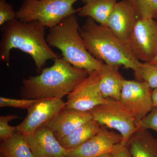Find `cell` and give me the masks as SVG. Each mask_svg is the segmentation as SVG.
<instances>
[{
  "label": "cell",
  "mask_w": 157,
  "mask_h": 157,
  "mask_svg": "<svg viewBox=\"0 0 157 157\" xmlns=\"http://www.w3.org/2000/svg\"><path fill=\"white\" fill-rule=\"evenodd\" d=\"M46 29L38 21L25 23L15 19L6 23L1 26L0 60L9 66L11 51L20 49L30 56L37 71L41 72L48 60L59 58L46 41Z\"/></svg>",
  "instance_id": "obj_1"
},
{
  "label": "cell",
  "mask_w": 157,
  "mask_h": 157,
  "mask_svg": "<svg viewBox=\"0 0 157 157\" xmlns=\"http://www.w3.org/2000/svg\"><path fill=\"white\" fill-rule=\"evenodd\" d=\"M53 61V65L42 69L40 75L23 79L20 94L23 99H62L89 74L86 70L73 67L63 58Z\"/></svg>",
  "instance_id": "obj_2"
},
{
  "label": "cell",
  "mask_w": 157,
  "mask_h": 157,
  "mask_svg": "<svg viewBox=\"0 0 157 157\" xmlns=\"http://www.w3.org/2000/svg\"><path fill=\"white\" fill-rule=\"evenodd\" d=\"M79 32L86 49L94 57L106 64L131 69L136 79L142 81L141 62L135 57L126 42L118 38L107 26L98 24L88 17Z\"/></svg>",
  "instance_id": "obj_3"
},
{
  "label": "cell",
  "mask_w": 157,
  "mask_h": 157,
  "mask_svg": "<svg viewBox=\"0 0 157 157\" xmlns=\"http://www.w3.org/2000/svg\"><path fill=\"white\" fill-rule=\"evenodd\" d=\"M79 30L77 16L72 14L49 29L46 41L50 47L59 49L63 58L73 67L90 73L100 71L104 63L89 52Z\"/></svg>",
  "instance_id": "obj_4"
},
{
  "label": "cell",
  "mask_w": 157,
  "mask_h": 157,
  "mask_svg": "<svg viewBox=\"0 0 157 157\" xmlns=\"http://www.w3.org/2000/svg\"><path fill=\"white\" fill-rule=\"evenodd\" d=\"M78 0H23L16 19L23 22L38 21L47 28L77 13L73 5Z\"/></svg>",
  "instance_id": "obj_5"
},
{
  "label": "cell",
  "mask_w": 157,
  "mask_h": 157,
  "mask_svg": "<svg viewBox=\"0 0 157 157\" xmlns=\"http://www.w3.org/2000/svg\"><path fill=\"white\" fill-rule=\"evenodd\" d=\"M107 99L106 103L96 106L90 112L93 119L101 125L117 131L121 136V145L125 146L132 135L140 128L119 101Z\"/></svg>",
  "instance_id": "obj_6"
},
{
  "label": "cell",
  "mask_w": 157,
  "mask_h": 157,
  "mask_svg": "<svg viewBox=\"0 0 157 157\" xmlns=\"http://www.w3.org/2000/svg\"><path fill=\"white\" fill-rule=\"evenodd\" d=\"M152 90L144 81L124 80L119 101L137 124L153 108Z\"/></svg>",
  "instance_id": "obj_7"
},
{
  "label": "cell",
  "mask_w": 157,
  "mask_h": 157,
  "mask_svg": "<svg viewBox=\"0 0 157 157\" xmlns=\"http://www.w3.org/2000/svg\"><path fill=\"white\" fill-rule=\"evenodd\" d=\"M100 82V71L90 72L67 96L65 108L86 112L106 103L108 99L101 94Z\"/></svg>",
  "instance_id": "obj_8"
},
{
  "label": "cell",
  "mask_w": 157,
  "mask_h": 157,
  "mask_svg": "<svg viewBox=\"0 0 157 157\" xmlns=\"http://www.w3.org/2000/svg\"><path fill=\"white\" fill-rule=\"evenodd\" d=\"M126 43L139 61L150 62L157 56V20L139 18Z\"/></svg>",
  "instance_id": "obj_9"
},
{
  "label": "cell",
  "mask_w": 157,
  "mask_h": 157,
  "mask_svg": "<svg viewBox=\"0 0 157 157\" xmlns=\"http://www.w3.org/2000/svg\"><path fill=\"white\" fill-rule=\"evenodd\" d=\"M66 107L62 99L39 100L28 110L26 117L16 126V132L23 135L33 134L40 127L48 122Z\"/></svg>",
  "instance_id": "obj_10"
},
{
  "label": "cell",
  "mask_w": 157,
  "mask_h": 157,
  "mask_svg": "<svg viewBox=\"0 0 157 157\" xmlns=\"http://www.w3.org/2000/svg\"><path fill=\"white\" fill-rule=\"evenodd\" d=\"M121 141L120 134L102 125L98 133L87 141L76 148L67 151L65 157H98L112 152L114 147Z\"/></svg>",
  "instance_id": "obj_11"
},
{
  "label": "cell",
  "mask_w": 157,
  "mask_h": 157,
  "mask_svg": "<svg viewBox=\"0 0 157 157\" xmlns=\"http://www.w3.org/2000/svg\"><path fill=\"white\" fill-rule=\"evenodd\" d=\"M139 18L128 0H122L116 4L107 26L118 38L126 42Z\"/></svg>",
  "instance_id": "obj_12"
},
{
  "label": "cell",
  "mask_w": 157,
  "mask_h": 157,
  "mask_svg": "<svg viewBox=\"0 0 157 157\" xmlns=\"http://www.w3.org/2000/svg\"><path fill=\"white\" fill-rule=\"evenodd\" d=\"M24 136L35 157H65L67 150L45 124L33 134Z\"/></svg>",
  "instance_id": "obj_13"
},
{
  "label": "cell",
  "mask_w": 157,
  "mask_h": 157,
  "mask_svg": "<svg viewBox=\"0 0 157 157\" xmlns=\"http://www.w3.org/2000/svg\"><path fill=\"white\" fill-rule=\"evenodd\" d=\"M92 119L90 111L84 112L65 108L45 125L59 140Z\"/></svg>",
  "instance_id": "obj_14"
},
{
  "label": "cell",
  "mask_w": 157,
  "mask_h": 157,
  "mask_svg": "<svg viewBox=\"0 0 157 157\" xmlns=\"http://www.w3.org/2000/svg\"><path fill=\"white\" fill-rule=\"evenodd\" d=\"M120 66L104 63L100 70V88L106 99L119 101L125 78L120 73Z\"/></svg>",
  "instance_id": "obj_15"
},
{
  "label": "cell",
  "mask_w": 157,
  "mask_h": 157,
  "mask_svg": "<svg viewBox=\"0 0 157 157\" xmlns=\"http://www.w3.org/2000/svg\"><path fill=\"white\" fill-rule=\"evenodd\" d=\"M125 146L132 157H157V139L147 129L139 128Z\"/></svg>",
  "instance_id": "obj_16"
},
{
  "label": "cell",
  "mask_w": 157,
  "mask_h": 157,
  "mask_svg": "<svg viewBox=\"0 0 157 157\" xmlns=\"http://www.w3.org/2000/svg\"><path fill=\"white\" fill-rule=\"evenodd\" d=\"M117 0H94L77 9L79 17L92 18L99 24L107 26V21Z\"/></svg>",
  "instance_id": "obj_17"
},
{
  "label": "cell",
  "mask_w": 157,
  "mask_h": 157,
  "mask_svg": "<svg viewBox=\"0 0 157 157\" xmlns=\"http://www.w3.org/2000/svg\"><path fill=\"white\" fill-rule=\"evenodd\" d=\"M101 124L91 120L74 130L70 135L58 140L61 146L67 151L80 146L98 133L101 128Z\"/></svg>",
  "instance_id": "obj_18"
},
{
  "label": "cell",
  "mask_w": 157,
  "mask_h": 157,
  "mask_svg": "<svg viewBox=\"0 0 157 157\" xmlns=\"http://www.w3.org/2000/svg\"><path fill=\"white\" fill-rule=\"evenodd\" d=\"M0 152L4 157H35L24 136L17 132L10 138L1 141Z\"/></svg>",
  "instance_id": "obj_19"
},
{
  "label": "cell",
  "mask_w": 157,
  "mask_h": 157,
  "mask_svg": "<svg viewBox=\"0 0 157 157\" xmlns=\"http://www.w3.org/2000/svg\"><path fill=\"white\" fill-rule=\"evenodd\" d=\"M140 18L157 20V0H128Z\"/></svg>",
  "instance_id": "obj_20"
},
{
  "label": "cell",
  "mask_w": 157,
  "mask_h": 157,
  "mask_svg": "<svg viewBox=\"0 0 157 157\" xmlns=\"http://www.w3.org/2000/svg\"><path fill=\"white\" fill-rule=\"evenodd\" d=\"M140 74L142 81L146 82L152 89L157 88V64L150 63H141Z\"/></svg>",
  "instance_id": "obj_21"
},
{
  "label": "cell",
  "mask_w": 157,
  "mask_h": 157,
  "mask_svg": "<svg viewBox=\"0 0 157 157\" xmlns=\"http://www.w3.org/2000/svg\"><path fill=\"white\" fill-rule=\"evenodd\" d=\"M20 118L18 116L13 115L1 116L0 117V140L3 141L10 138L16 132V127L11 126L9 122Z\"/></svg>",
  "instance_id": "obj_22"
},
{
  "label": "cell",
  "mask_w": 157,
  "mask_h": 157,
  "mask_svg": "<svg viewBox=\"0 0 157 157\" xmlns=\"http://www.w3.org/2000/svg\"><path fill=\"white\" fill-rule=\"evenodd\" d=\"M39 100L16 99L0 97V107H12L22 109H28Z\"/></svg>",
  "instance_id": "obj_23"
},
{
  "label": "cell",
  "mask_w": 157,
  "mask_h": 157,
  "mask_svg": "<svg viewBox=\"0 0 157 157\" xmlns=\"http://www.w3.org/2000/svg\"><path fill=\"white\" fill-rule=\"evenodd\" d=\"M16 11H14L13 6L6 0H0V26L16 19Z\"/></svg>",
  "instance_id": "obj_24"
},
{
  "label": "cell",
  "mask_w": 157,
  "mask_h": 157,
  "mask_svg": "<svg viewBox=\"0 0 157 157\" xmlns=\"http://www.w3.org/2000/svg\"><path fill=\"white\" fill-rule=\"evenodd\" d=\"M142 128L151 129L157 133V107L153 108L148 114L138 124Z\"/></svg>",
  "instance_id": "obj_25"
},
{
  "label": "cell",
  "mask_w": 157,
  "mask_h": 157,
  "mask_svg": "<svg viewBox=\"0 0 157 157\" xmlns=\"http://www.w3.org/2000/svg\"><path fill=\"white\" fill-rule=\"evenodd\" d=\"M113 157H132L126 147L121 144L116 145L112 151Z\"/></svg>",
  "instance_id": "obj_26"
},
{
  "label": "cell",
  "mask_w": 157,
  "mask_h": 157,
  "mask_svg": "<svg viewBox=\"0 0 157 157\" xmlns=\"http://www.w3.org/2000/svg\"><path fill=\"white\" fill-rule=\"evenodd\" d=\"M152 99L153 107H157V88L152 90Z\"/></svg>",
  "instance_id": "obj_27"
},
{
  "label": "cell",
  "mask_w": 157,
  "mask_h": 157,
  "mask_svg": "<svg viewBox=\"0 0 157 157\" xmlns=\"http://www.w3.org/2000/svg\"><path fill=\"white\" fill-rule=\"evenodd\" d=\"M98 157H113V156L112 152H109L104 154Z\"/></svg>",
  "instance_id": "obj_28"
},
{
  "label": "cell",
  "mask_w": 157,
  "mask_h": 157,
  "mask_svg": "<svg viewBox=\"0 0 157 157\" xmlns=\"http://www.w3.org/2000/svg\"><path fill=\"white\" fill-rule=\"evenodd\" d=\"M81 1L84 5H86V4L93 2V1H94V0H81Z\"/></svg>",
  "instance_id": "obj_29"
},
{
  "label": "cell",
  "mask_w": 157,
  "mask_h": 157,
  "mask_svg": "<svg viewBox=\"0 0 157 157\" xmlns=\"http://www.w3.org/2000/svg\"><path fill=\"white\" fill-rule=\"evenodd\" d=\"M150 63H153L156 64H157V56L155 57V58L152 60L151 61V62H150Z\"/></svg>",
  "instance_id": "obj_30"
},
{
  "label": "cell",
  "mask_w": 157,
  "mask_h": 157,
  "mask_svg": "<svg viewBox=\"0 0 157 157\" xmlns=\"http://www.w3.org/2000/svg\"><path fill=\"white\" fill-rule=\"evenodd\" d=\"M0 157H3V156L2 155V154H1V155H0Z\"/></svg>",
  "instance_id": "obj_31"
}]
</instances>
